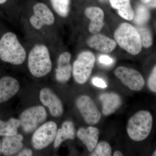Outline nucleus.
<instances>
[{
  "mask_svg": "<svg viewBox=\"0 0 156 156\" xmlns=\"http://www.w3.org/2000/svg\"><path fill=\"white\" fill-rule=\"evenodd\" d=\"M25 48L19 41L16 34L9 32L0 39V58L7 63L20 65L26 60Z\"/></svg>",
  "mask_w": 156,
  "mask_h": 156,
  "instance_id": "1",
  "label": "nucleus"
},
{
  "mask_svg": "<svg viewBox=\"0 0 156 156\" xmlns=\"http://www.w3.org/2000/svg\"><path fill=\"white\" fill-rule=\"evenodd\" d=\"M28 67L31 74L37 78L43 77L50 72L52 62L46 45L37 44L32 48L29 54Z\"/></svg>",
  "mask_w": 156,
  "mask_h": 156,
  "instance_id": "2",
  "label": "nucleus"
},
{
  "mask_svg": "<svg viewBox=\"0 0 156 156\" xmlns=\"http://www.w3.org/2000/svg\"><path fill=\"white\" fill-rule=\"evenodd\" d=\"M114 38L117 44L131 55H137L142 50V45L138 31L128 23H123L119 26L115 31Z\"/></svg>",
  "mask_w": 156,
  "mask_h": 156,
  "instance_id": "3",
  "label": "nucleus"
},
{
  "mask_svg": "<svg viewBox=\"0 0 156 156\" xmlns=\"http://www.w3.org/2000/svg\"><path fill=\"white\" fill-rule=\"evenodd\" d=\"M152 115L149 112L141 110L130 118L127 127L128 136L135 141H143L150 134L153 126Z\"/></svg>",
  "mask_w": 156,
  "mask_h": 156,
  "instance_id": "4",
  "label": "nucleus"
},
{
  "mask_svg": "<svg viewBox=\"0 0 156 156\" xmlns=\"http://www.w3.org/2000/svg\"><path fill=\"white\" fill-rule=\"evenodd\" d=\"M95 62V55L91 51H83L79 54L73 66V76L77 83H87L92 74Z\"/></svg>",
  "mask_w": 156,
  "mask_h": 156,
  "instance_id": "5",
  "label": "nucleus"
},
{
  "mask_svg": "<svg viewBox=\"0 0 156 156\" xmlns=\"http://www.w3.org/2000/svg\"><path fill=\"white\" fill-rule=\"evenodd\" d=\"M47 117V112L44 107H31L20 115L19 119L20 126L26 133H31L45 122Z\"/></svg>",
  "mask_w": 156,
  "mask_h": 156,
  "instance_id": "6",
  "label": "nucleus"
},
{
  "mask_svg": "<svg viewBox=\"0 0 156 156\" xmlns=\"http://www.w3.org/2000/svg\"><path fill=\"white\" fill-rule=\"evenodd\" d=\"M57 131V125L54 122L50 121L43 124L37 128L33 135V146L37 150L47 147L54 141Z\"/></svg>",
  "mask_w": 156,
  "mask_h": 156,
  "instance_id": "7",
  "label": "nucleus"
},
{
  "mask_svg": "<svg viewBox=\"0 0 156 156\" xmlns=\"http://www.w3.org/2000/svg\"><path fill=\"white\" fill-rule=\"evenodd\" d=\"M33 11L34 14L30 17L29 22L35 29L40 30L45 26H50L55 23L54 14L44 3L39 2L35 4Z\"/></svg>",
  "mask_w": 156,
  "mask_h": 156,
  "instance_id": "8",
  "label": "nucleus"
},
{
  "mask_svg": "<svg viewBox=\"0 0 156 156\" xmlns=\"http://www.w3.org/2000/svg\"><path fill=\"white\" fill-rule=\"evenodd\" d=\"M114 74L125 86L133 91H140L145 85L141 74L133 69L119 66L115 70Z\"/></svg>",
  "mask_w": 156,
  "mask_h": 156,
  "instance_id": "9",
  "label": "nucleus"
},
{
  "mask_svg": "<svg viewBox=\"0 0 156 156\" xmlns=\"http://www.w3.org/2000/svg\"><path fill=\"white\" fill-rule=\"evenodd\" d=\"M76 105L87 124L95 125L100 121L101 113L92 98L86 95L79 96Z\"/></svg>",
  "mask_w": 156,
  "mask_h": 156,
  "instance_id": "10",
  "label": "nucleus"
},
{
  "mask_svg": "<svg viewBox=\"0 0 156 156\" xmlns=\"http://www.w3.org/2000/svg\"><path fill=\"white\" fill-rule=\"evenodd\" d=\"M40 99L44 106L47 107L53 117H60L63 114V105L57 95L49 88H44L40 93Z\"/></svg>",
  "mask_w": 156,
  "mask_h": 156,
  "instance_id": "11",
  "label": "nucleus"
},
{
  "mask_svg": "<svg viewBox=\"0 0 156 156\" xmlns=\"http://www.w3.org/2000/svg\"><path fill=\"white\" fill-rule=\"evenodd\" d=\"M71 59V55L68 52H63L58 56L55 76L56 80L59 83H66L71 76L73 67Z\"/></svg>",
  "mask_w": 156,
  "mask_h": 156,
  "instance_id": "12",
  "label": "nucleus"
},
{
  "mask_svg": "<svg viewBox=\"0 0 156 156\" xmlns=\"http://www.w3.org/2000/svg\"><path fill=\"white\" fill-rule=\"evenodd\" d=\"M87 43L90 48L105 53L112 52L117 47L114 40L99 33L93 34L87 40Z\"/></svg>",
  "mask_w": 156,
  "mask_h": 156,
  "instance_id": "13",
  "label": "nucleus"
},
{
  "mask_svg": "<svg viewBox=\"0 0 156 156\" xmlns=\"http://www.w3.org/2000/svg\"><path fill=\"white\" fill-rule=\"evenodd\" d=\"M19 82L15 78L6 76L0 79V103L6 102L19 91Z\"/></svg>",
  "mask_w": 156,
  "mask_h": 156,
  "instance_id": "14",
  "label": "nucleus"
},
{
  "mask_svg": "<svg viewBox=\"0 0 156 156\" xmlns=\"http://www.w3.org/2000/svg\"><path fill=\"white\" fill-rule=\"evenodd\" d=\"M85 13L91 20L89 27V32L92 34L99 33L105 25L103 10L99 7H91L86 9Z\"/></svg>",
  "mask_w": 156,
  "mask_h": 156,
  "instance_id": "15",
  "label": "nucleus"
},
{
  "mask_svg": "<svg viewBox=\"0 0 156 156\" xmlns=\"http://www.w3.org/2000/svg\"><path fill=\"white\" fill-rule=\"evenodd\" d=\"M23 137L21 134L4 136L1 145V152L5 156H12L22 149Z\"/></svg>",
  "mask_w": 156,
  "mask_h": 156,
  "instance_id": "16",
  "label": "nucleus"
},
{
  "mask_svg": "<svg viewBox=\"0 0 156 156\" xmlns=\"http://www.w3.org/2000/svg\"><path fill=\"white\" fill-rule=\"evenodd\" d=\"M100 99L102 103V113L105 116L112 114L122 103L121 97L115 92L103 93L100 95Z\"/></svg>",
  "mask_w": 156,
  "mask_h": 156,
  "instance_id": "17",
  "label": "nucleus"
},
{
  "mask_svg": "<svg viewBox=\"0 0 156 156\" xmlns=\"http://www.w3.org/2000/svg\"><path fill=\"white\" fill-rule=\"evenodd\" d=\"M99 130L95 127H90L87 128H82L77 132V136L83 143L87 146L89 151H92L95 148L98 141Z\"/></svg>",
  "mask_w": 156,
  "mask_h": 156,
  "instance_id": "18",
  "label": "nucleus"
},
{
  "mask_svg": "<svg viewBox=\"0 0 156 156\" xmlns=\"http://www.w3.org/2000/svg\"><path fill=\"white\" fill-rule=\"evenodd\" d=\"M75 137V128L71 121H66L62 124L61 128L57 130L54 140V147L57 148L66 140H73Z\"/></svg>",
  "mask_w": 156,
  "mask_h": 156,
  "instance_id": "19",
  "label": "nucleus"
},
{
  "mask_svg": "<svg viewBox=\"0 0 156 156\" xmlns=\"http://www.w3.org/2000/svg\"><path fill=\"white\" fill-rule=\"evenodd\" d=\"M112 7L118 11V14L126 20H131L134 16L130 0H109Z\"/></svg>",
  "mask_w": 156,
  "mask_h": 156,
  "instance_id": "20",
  "label": "nucleus"
},
{
  "mask_svg": "<svg viewBox=\"0 0 156 156\" xmlns=\"http://www.w3.org/2000/svg\"><path fill=\"white\" fill-rule=\"evenodd\" d=\"M19 119L11 118L7 122L0 120V136H10L17 134V129L20 126Z\"/></svg>",
  "mask_w": 156,
  "mask_h": 156,
  "instance_id": "21",
  "label": "nucleus"
},
{
  "mask_svg": "<svg viewBox=\"0 0 156 156\" xmlns=\"http://www.w3.org/2000/svg\"><path fill=\"white\" fill-rule=\"evenodd\" d=\"M151 18V14L148 9L145 5L140 4L134 12L133 22L137 26H143L147 23Z\"/></svg>",
  "mask_w": 156,
  "mask_h": 156,
  "instance_id": "22",
  "label": "nucleus"
},
{
  "mask_svg": "<svg viewBox=\"0 0 156 156\" xmlns=\"http://www.w3.org/2000/svg\"><path fill=\"white\" fill-rule=\"evenodd\" d=\"M53 10L59 16L66 17L69 14L70 0H50Z\"/></svg>",
  "mask_w": 156,
  "mask_h": 156,
  "instance_id": "23",
  "label": "nucleus"
},
{
  "mask_svg": "<svg viewBox=\"0 0 156 156\" xmlns=\"http://www.w3.org/2000/svg\"><path fill=\"white\" fill-rule=\"evenodd\" d=\"M135 28L139 34L142 47L151 48L153 43V39L150 30L144 25L137 26Z\"/></svg>",
  "mask_w": 156,
  "mask_h": 156,
  "instance_id": "24",
  "label": "nucleus"
},
{
  "mask_svg": "<svg viewBox=\"0 0 156 156\" xmlns=\"http://www.w3.org/2000/svg\"><path fill=\"white\" fill-rule=\"evenodd\" d=\"M95 150L92 152V156H110L112 155L111 147L108 143L102 141L96 144Z\"/></svg>",
  "mask_w": 156,
  "mask_h": 156,
  "instance_id": "25",
  "label": "nucleus"
},
{
  "mask_svg": "<svg viewBox=\"0 0 156 156\" xmlns=\"http://www.w3.org/2000/svg\"><path fill=\"white\" fill-rule=\"evenodd\" d=\"M148 86L152 92H156V66H154L153 69L151 73L148 81Z\"/></svg>",
  "mask_w": 156,
  "mask_h": 156,
  "instance_id": "26",
  "label": "nucleus"
},
{
  "mask_svg": "<svg viewBox=\"0 0 156 156\" xmlns=\"http://www.w3.org/2000/svg\"><path fill=\"white\" fill-rule=\"evenodd\" d=\"M92 82L94 86L99 88H105L107 87L105 82L100 78H94L92 79Z\"/></svg>",
  "mask_w": 156,
  "mask_h": 156,
  "instance_id": "27",
  "label": "nucleus"
},
{
  "mask_svg": "<svg viewBox=\"0 0 156 156\" xmlns=\"http://www.w3.org/2000/svg\"><path fill=\"white\" fill-rule=\"evenodd\" d=\"M101 63L105 65H110L113 62V59L107 55H101L99 58Z\"/></svg>",
  "mask_w": 156,
  "mask_h": 156,
  "instance_id": "28",
  "label": "nucleus"
},
{
  "mask_svg": "<svg viewBox=\"0 0 156 156\" xmlns=\"http://www.w3.org/2000/svg\"><path fill=\"white\" fill-rule=\"evenodd\" d=\"M33 155V151L30 149L25 148L20 152L17 156H31Z\"/></svg>",
  "mask_w": 156,
  "mask_h": 156,
  "instance_id": "29",
  "label": "nucleus"
},
{
  "mask_svg": "<svg viewBox=\"0 0 156 156\" xmlns=\"http://www.w3.org/2000/svg\"><path fill=\"white\" fill-rule=\"evenodd\" d=\"M147 5L152 8H156V0H151L150 2L147 3Z\"/></svg>",
  "mask_w": 156,
  "mask_h": 156,
  "instance_id": "30",
  "label": "nucleus"
},
{
  "mask_svg": "<svg viewBox=\"0 0 156 156\" xmlns=\"http://www.w3.org/2000/svg\"><path fill=\"white\" fill-rule=\"evenodd\" d=\"M114 156H122L123 154L120 151H116L113 154Z\"/></svg>",
  "mask_w": 156,
  "mask_h": 156,
  "instance_id": "31",
  "label": "nucleus"
},
{
  "mask_svg": "<svg viewBox=\"0 0 156 156\" xmlns=\"http://www.w3.org/2000/svg\"><path fill=\"white\" fill-rule=\"evenodd\" d=\"M142 2L144 3V4H147V3L150 2L151 0H140Z\"/></svg>",
  "mask_w": 156,
  "mask_h": 156,
  "instance_id": "32",
  "label": "nucleus"
},
{
  "mask_svg": "<svg viewBox=\"0 0 156 156\" xmlns=\"http://www.w3.org/2000/svg\"><path fill=\"white\" fill-rule=\"evenodd\" d=\"M7 0H0V5L4 4L7 2Z\"/></svg>",
  "mask_w": 156,
  "mask_h": 156,
  "instance_id": "33",
  "label": "nucleus"
},
{
  "mask_svg": "<svg viewBox=\"0 0 156 156\" xmlns=\"http://www.w3.org/2000/svg\"><path fill=\"white\" fill-rule=\"evenodd\" d=\"M108 1V0H99L100 2H107V1Z\"/></svg>",
  "mask_w": 156,
  "mask_h": 156,
  "instance_id": "34",
  "label": "nucleus"
},
{
  "mask_svg": "<svg viewBox=\"0 0 156 156\" xmlns=\"http://www.w3.org/2000/svg\"><path fill=\"white\" fill-rule=\"evenodd\" d=\"M1 145H2V144H1V140H0V154H1Z\"/></svg>",
  "mask_w": 156,
  "mask_h": 156,
  "instance_id": "35",
  "label": "nucleus"
},
{
  "mask_svg": "<svg viewBox=\"0 0 156 156\" xmlns=\"http://www.w3.org/2000/svg\"><path fill=\"white\" fill-rule=\"evenodd\" d=\"M153 156H156V151H155L154 152V153L153 155Z\"/></svg>",
  "mask_w": 156,
  "mask_h": 156,
  "instance_id": "36",
  "label": "nucleus"
}]
</instances>
